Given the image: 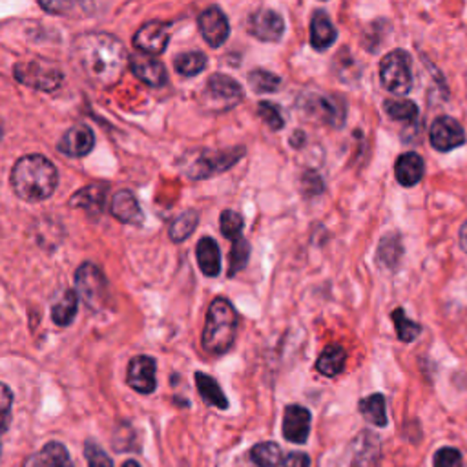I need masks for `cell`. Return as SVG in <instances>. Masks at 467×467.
Returning <instances> with one entry per match:
<instances>
[{
    "label": "cell",
    "mask_w": 467,
    "mask_h": 467,
    "mask_svg": "<svg viewBox=\"0 0 467 467\" xmlns=\"http://www.w3.org/2000/svg\"><path fill=\"white\" fill-rule=\"evenodd\" d=\"M73 59L79 71L99 88L119 83L130 61L119 38L108 33H88L77 38Z\"/></svg>",
    "instance_id": "6da1fadb"
},
{
    "label": "cell",
    "mask_w": 467,
    "mask_h": 467,
    "mask_svg": "<svg viewBox=\"0 0 467 467\" xmlns=\"http://www.w3.org/2000/svg\"><path fill=\"white\" fill-rule=\"evenodd\" d=\"M59 183L55 165L45 155H26L20 158L12 170V186L17 196L24 201L37 203L52 198Z\"/></svg>",
    "instance_id": "7a4b0ae2"
},
{
    "label": "cell",
    "mask_w": 467,
    "mask_h": 467,
    "mask_svg": "<svg viewBox=\"0 0 467 467\" xmlns=\"http://www.w3.org/2000/svg\"><path fill=\"white\" fill-rule=\"evenodd\" d=\"M240 318L234 305L225 299L217 298L210 303L207 313V324L203 329V348L210 355H225L232 348L236 341Z\"/></svg>",
    "instance_id": "3957f363"
},
{
    "label": "cell",
    "mask_w": 467,
    "mask_h": 467,
    "mask_svg": "<svg viewBox=\"0 0 467 467\" xmlns=\"http://www.w3.org/2000/svg\"><path fill=\"white\" fill-rule=\"evenodd\" d=\"M380 81L381 86L393 95H407L413 88L411 55L406 50L389 52L380 61Z\"/></svg>",
    "instance_id": "277c9868"
},
{
    "label": "cell",
    "mask_w": 467,
    "mask_h": 467,
    "mask_svg": "<svg viewBox=\"0 0 467 467\" xmlns=\"http://www.w3.org/2000/svg\"><path fill=\"white\" fill-rule=\"evenodd\" d=\"M15 79L29 88L41 90V92H55L61 88L64 75L62 71L45 61H26V62H17L13 68Z\"/></svg>",
    "instance_id": "5b68a950"
},
{
    "label": "cell",
    "mask_w": 467,
    "mask_h": 467,
    "mask_svg": "<svg viewBox=\"0 0 467 467\" xmlns=\"http://www.w3.org/2000/svg\"><path fill=\"white\" fill-rule=\"evenodd\" d=\"M75 287L79 298L92 308H101L108 298V282L94 263H83L75 272Z\"/></svg>",
    "instance_id": "8992f818"
},
{
    "label": "cell",
    "mask_w": 467,
    "mask_h": 467,
    "mask_svg": "<svg viewBox=\"0 0 467 467\" xmlns=\"http://www.w3.org/2000/svg\"><path fill=\"white\" fill-rule=\"evenodd\" d=\"M243 155V148H232L223 152H209L201 153L196 158L188 168V177L192 179H207L210 176H216L223 170H228L232 165H236L238 160Z\"/></svg>",
    "instance_id": "52a82bcc"
},
{
    "label": "cell",
    "mask_w": 467,
    "mask_h": 467,
    "mask_svg": "<svg viewBox=\"0 0 467 467\" xmlns=\"http://www.w3.org/2000/svg\"><path fill=\"white\" fill-rule=\"evenodd\" d=\"M155 373H158V365H155L153 358L144 355L135 356L130 360L127 383L134 389V391L141 395H152L155 391V387H158Z\"/></svg>",
    "instance_id": "ba28073f"
},
{
    "label": "cell",
    "mask_w": 467,
    "mask_h": 467,
    "mask_svg": "<svg viewBox=\"0 0 467 467\" xmlns=\"http://www.w3.org/2000/svg\"><path fill=\"white\" fill-rule=\"evenodd\" d=\"M170 41V31L165 22L153 20L144 24L134 37V46L146 55H160Z\"/></svg>",
    "instance_id": "9c48e42d"
},
{
    "label": "cell",
    "mask_w": 467,
    "mask_h": 467,
    "mask_svg": "<svg viewBox=\"0 0 467 467\" xmlns=\"http://www.w3.org/2000/svg\"><path fill=\"white\" fill-rule=\"evenodd\" d=\"M249 31L263 43H276L285 31V22L278 12L265 8L250 15Z\"/></svg>",
    "instance_id": "30bf717a"
},
{
    "label": "cell",
    "mask_w": 467,
    "mask_h": 467,
    "mask_svg": "<svg viewBox=\"0 0 467 467\" xmlns=\"http://www.w3.org/2000/svg\"><path fill=\"white\" fill-rule=\"evenodd\" d=\"M430 139L435 150L451 152L465 143V132L453 117H438L430 130Z\"/></svg>",
    "instance_id": "8fae6325"
},
{
    "label": "cell",
    "mask_w": 467,
    "mask_h": 467,
    "mask_svg": "<svg viewBox=\"0 0 467 467\" xmlns=\"http://www.w3.org/2000/svg\"><path fill=\"white\" fill-rule=\"evenodd\" d=\"M200 31L212 48L223 46L230 35V24L226 15L217 6L207 8L200 15Z\"/></svg>",
    "instance_id": "7c38bea8"
},
{
    "label": "cell",
    "mask_w": 467,
    "mask_h": 467,
    "mask_svg": "<svg viewBox=\"0 0 467 467\" xmlns=\"http://www.w3.org/2000/svg\"><path fill=\"white\" fill-rule=\"evenodd\" d=\"M205 94L209 95V99L214 104H219L221 108H232L243 99L242 86L234 81L232 77H226L221 73H216L210 77Z\"/></svg>",
    "instance_id": "4fadbf2b"
},
{
    "label": "cell",
    "mask_w": 467,
    "mask_h": 467,
    "mask_svg": "<svg viewBox=\"0 0 467 467\" xmlns=\"http://www.w3.org/2000/svg\"><path fill=\"white\" fill-rule=\"evenodd\" d=\"M130 68L132 73L141 79L144 85L160 88L167 83V70L161 61L153 59V55L146 53H135L130 57Z\"/></svg>",
    "instance_id": "5bb4252c"
},
{
    "label": "cell",
    "mask_w": 467,
    "mask_h": 467,
    "mask_svg": "<svg viewBox=\"0 0 467 467\" xmlns=\"http://www.w3.org/2000/svg\"><path fill=\"white\" fill-rule=\"evenodd\" d=\"M310 411L301 406H289L283 414V437L292 444H305L310 435Z\"/></svg>",
    "instance_id": "9a60e30c"
},
{
    "label": "cell",
    "mask_w": 467,
    "mask_h": 467,
    "mask_svg": "<svg viewBox=\"0 0 467 467\" xmlns=\"http://www.w3.org/2000/svg\"><path fill=\"white\" fill-rule=\"evenodd\" d=\"M95 144L94 132L86 125H77L71 127L61 139L59 150L68 155V158H85Z\"/></svg>",
    "instance_id": "2e32d148"
},
{
    "label": "cell",
    "mask_w": 467,
    "mask_h": 467,
    "mask_svg": "<svg viewBox=\"0 0 467 467\" xmlns=\"http://www.w3.org/2000/svg\"><path fill=\"white\" fill-rule=\"evenodd\" d=\"M110 212L117 221L127 223V225L139 226L144 221L143 210H141L135 196L128 190H121V192L115 193V196L111 198V203H110Z\"/></svg>",
    "instance_id": "e0dca14e"
},
{
    "label": "cell",
    "mask_w": 467,
    "mask_h": 467,
    "mask_svg": "<svg viewBox=\"0 0 467 467\" xmlns=\"http://www.w3.org/2000/svg\"><path fill=\"white\" fill-rule=\"evenodd\" d=\"M308 108L316 113L318 119H322L329 127L341 128L345 123L347 111H345V102L341 97L322 95V97H316Z\"/></svg>",
    "instance_id": "ac0fdd59"
},
{
    "label": "cell",
    "mask_w": 467,
    "mask_h": 467,
    "mask_svg": "<svg viewBox=\"0 0 467 467\" xmlns=\"http://www.w3.org/2000/svg\"><path fill=\"white\" fill-rule=\"evenodd\" d=\"M338 31L325 12H316L310 20V46L318 52L329 50L336 43Z\"/></svg>",
    "instance_id": "d6986e66"
},
{
    "label": "cell",
    "mask_w": 467,
    "mask_h": 467,
    "mask_svg": "<svg viewBox=\"0 0 467 467\" xmlns=\"http://www.w3.org/2000/svg\"><path fill=\"white\" fill-rule=\"evenodd\" d=\"M423 174H425V165H423V160L420 158L418 153L407 152V153H402L400 158L397 160L395 176H397V181L402 186H406V188L416 186L422 181Z\"/></svg>",
    "instance_id": "ffe728a7"
},
{
    "label": "cell",
    "mask_w": 467,
    "mask_h": 467,
    "mask_svg": "<svg viewBox=\"0 0 467 467\" xmlns=\"http://www.w3.org/2000/svg\"><path fill=\"white\" fill-rule=\"evenodd\" d=\"M26 467H75L66 447L61 442H50L38 451Z\"/></svg>",
    "instance_id": "44dd1931"
},
{
    "label": "cell",
    "mask_w": 467,
    "mask_h": 467,
    "mask_svg": "<svg viewBox=\"0 0 467 467\" xmlns=\"http://www.w3.org/2000/svg\"><path fill=\"white\" fill-rule=\"evenodd\" d=\"M196 258L201 272L209 278H216L221 272V250L212 238H203L196 247Z\"/></svg>",
    "instance_id": "7402d4cb"
},
{
    "label": "cell",
    "mask_w": 467,
    "mask_h": 467,
    "mask_svg": "<svg viewBox=\"0 0 467 467\" xmlns=\"http://www.w3.org/2000/svg\"><path fill=\"white\" fill-rule=\"evenodd\" d=\"M106 186L94 184L88 188H83L81 192H77L71 198V207L75 209H83L88 214H101L104 201H106Z\"/></svg>",
    "instance_id": "603a6c76"
},
{
    "label": "cell",
    "mask_w": 467,
    "mask_h": 467,
    "mask_svg": "<svg viewBox=\"0 0 467 467\" xmlns=\"http://www.w3.org/2000/svg\"><path fill=\"white\" fill-rule=\"evenodd\" d=\"M193 380H196L198 391L207 404H210V406H214L221 411L228 409V400L223 393V389L212 376H209L205 373H196V374H193Z\"/></svg>",
    "instance_id": "cb8c5ba5"
},
{
    "label": "cell",
    "mask_w": 467,
    "mask_h": 467,
    "mask_svg": "<svg viewBox=\"0 0 467 467\" xmlns=\"http://www.w3.org/2000/svg\"><path fill=\"white\" fill-rule=\"evenodd\" d=\"M77 310H79V294L77 291H66L52 307V320L59 327H66L75 320Z\"/></svg>",
    "instance_id": "d4e9b609"
},
{
    "label": "cell",
    "mask_w": 467,
    "mask_h": 467,
    "mask_svg": "<svg viewBox=\"0 0 467 467\" xmlns=\"http://www.w3.org/2000/svg\"><path fill=\"white\" fill-rule=\"evenodd\" d=\"M345 360H347V353L341 345H329L322 350V355L316 362V369L324 376L334 378L343 371Z\"/></svg>",
    "instance_id": "484cf974"
},
{
    "label": "cell",
    "mask_w": 467,
    "mask_h": 467,
    "mask_svg": "<svg viewBox=\"0 0 467 467\" xmlns=\"http://www.w3.org/2000/svg\"><path fill=\"white\" fill-rule=\"evenodd\" d=\"M402 256H404V247H402L398 234H389V236H385L380 242L378 252H376L378 265L385 268H397Z\"/></svg>",
    "instance_id": "4316f807"
},
{
    "label": "cell",
    "mask_w": 467,
    "mask_h": 467,
    "mask_svg": "<svg viewBox=\"0 0 467 467\" xmlns=\"http://www.w3.org/2000/svg\"><path fill=\"white\" fill-rule=\"evenodd\" d=\"M387 406H385V397L380 393L371 395L369 398L360 402V413L362 416L376 425V427H385L387 425Z\"/></svg>",
    "instance_id": "83f0119b"
},
{
    "label": "cell",
    "mask_w": 467,
    "mask_h": 467,
    "mask_svg": "<svg viewBox=\"0 0 467 467\" xmlns=\"http://www.w3.org/2000/svg\"><path fill=\"white\" fill-rule=\"evenodd\" d=\"M250 458L258 467H278L283 462L282 449L274 442L256 444L250 451Z\"/></svg>",
    "instance_id": "f1b7e54d"
},
{
    "label": "cell",
    "mask_w": 467,
    "mask_h": 467,
    "mask_svg": "<svg viewBox=\"0 0 467 467\" xmlns=\"http://www.w3.org/2000/svg\"><path fill=\"white\" fill-rule=\"evenodd\" d=\"M198 221H200V216L196 210H186L181 216H177L174 223L170 225V232H168L170 240L176 243L184 242L188 236H192V232L196 230Z\"/></svg>",
    "instance_id": "f546056e"
},
{
    "label": "cell",
    "mask_w": 467,
    "mask_h": 467,
    "mask_svg": "<svg viewBox=\"0 0 467 467\" xmlns=\"http://www.w3.org/2000/svg\"><path fill=\"white\" fill-rule=\"evenodd\" d=\"M385 111L395 121L414 123L418 117V106L409 99H389L385 101Z\"/></svg>",
    "instance_id": "4dcf8cb0"
},
{
    "label": "cell",
    "mask_w": 467,
    "mask_h": 467,
    "mask_svg": "<svg viewBox=\"0 0 467 467\" xmlns=\"http://www.w3.org/2000/svg\"><path fill=\"white\" fill-rule=\"evenodd\" d=\"M174 66L183 77H196L207 68V55L201 52H186L176 57Z\"/></svg>",
    "instance_id": "1f68e13d"
},
{
    "label": "cell",
    "mask_w": 467,
    "mask_h": 467,
    "mask_svg": "<svg viewBox=\"0 0 467 467\" xmlns=\"http://www.w3.org/2000/svg\"><path fill=\"white\" fill-rule=\"evenodd\" d=\"M249 85L258 94H272L282 86V79L266 70H254L249 73Z\"/></svg>",
    "instance_id": "d6a6232c"
},
{
    "label": "cell",
    "mask_w": 467,
    "mask_h": 467,
    "mask_svg": "<svg viewBox=\"0 0 467 467\" xmlns=\"http://www.w3.org/2000/svg\"><path fill=\"white\" fill-rule=\"evenodd\" d=\"M391 320L395 324V329H397V334H398V340L404 341V343H409V341H414L418 338V334L422 332V327L414 322H411L406 313H404V308H397L393 310V315H391Z\"/></svg>",
    "instance_id": "836d02e7"
},
{
    "label": "cell",
    "mask_w": 467,
    "mask_h": 467,
    "mask_svg": "<svg viewBox=\"0 0 467 467\" xmlns=\"http://www.w3.org/2000/svg\"><path fill=\"white\" fill-rule=\"evenodd\" d=\"M249 258H250V245L243 238L234 242L232 250H230V270H228V274L236 276L240 270H243L247 266Z\"/></svg>",
    "instance_id": "e575fe53"
},
{
    "label": "cell",
    "mask_w": 467,
    "mask_h": 467,
    "mask_svg": "<svg viewBox=\"0 0 467 467\" xmlns=\"http://www.w3.org/2000/svg\"><path fill=\"white\" fill-rule=\"evenodd\" d=\"M221 232H223V236L232 240V242H236L242 238V232H243V217L238 214V212H234V210H225L221 214Z\"/></svg>",
    "instance_id": "d590c367"
},
{
    "label": "cell",
    "mask_w": 467,
    "mask_h": 467,
    "mask_svg": "<svg viewBox=\"0 0 467 467\" xmlns=\"http://www.w3.org/2000/svg\"><path fill=\"white\" fill-rule=\"evenodd\" d=\"M12 406H13V395L12 389L0 381V442H3L4 433L10 427V416H12Z\"/></svg>",
    "instance_id": "8d00e7d4"
},
{
    "label": "cell",
    "mask_w": 467,
    "mask_h": 467,
    "mask_svg": "<svg viewBox=\"0 0 467 467\" xmlns=\"http://www.w3.org/2000/svg\"><path fill=\"white\" fill-rule=\"evenodd\" d=\"M258 115L265 121L266 127H270V130H282L283 125H285L280 106L272 104V102H266V101L259 102L258 104Z\"/></svg>",
    "instance_id": "74e56055"
},
{
    "label": "cell",
    "mask_w": 467,
    "mask_h": 467,
    "mask_svg": "<svg viewBox=\"0 0 467 467\" xmlns=\"http://www.w3.org/2000/svg\"><path fill=\"white\" fill-rule=\"evenodd\" d=\"M85 455L88 460V467H113L111 458L104 453V449L92 440L85 444Z\"/></svg>",
    "instance_id": "f35d334b"
},
{
    "label": "cell",
    "mask_w": 467,
    "mask_h": 467,
    "mask_svg": "<svg viewBox=\"0 0 467 467\" xmlns=\"http://www.w3.org/2000/svg\"><path fill=\"white\" fill-rule=\"evenodd\" d=\"M435 467H463V460L458 449L442 447L435 455Z\"/></svg>",
    "instance_id": "ab89813d"
},
{
    "label": "cell",
    "mask_w": 467,
    "mask_h": 467,
    "mask_svg": "<svg viewBox=\"0 0 467 467\" xmlns=\"http://www.w3.org/2000/svg\"><path fill=\"white\" fill-rule=\"evenodd\" d=\"M38 4L52 15H62L73 8L75 0H38Z\"/></svg>",
    "instance_id": "60d3db41"
},
{
    "label": "cell",
    "mask_w": 467,
    "mask_h": 467,
    "mask_svg": "<svg viewBox=\"0 0 467 467\" xmlns=\"http://www.w3.org/2000/svg\"><path fill=\"white\" fill-rule=\"evenodd\" d=\"M283 467H310V458L305 453H291L283 460Z\"/></svg>",
    "instance_id": "b9f144b4"
},
{
    "label": "cell",
    "mask_w": 467,
    "mask_h": 467,
    "mask_svg": "<svg viewBox=\"0 0 467 467\" xmlns=\"http://www.w3.org/2000/svg\"><path fill=\"white\" fill-rule=\"evenodd\" d=\"M104 3H106V0H81L83 8H85L88 13L99 12V10L104 6Z\"/></svg>",
    "instance_id": "7bdbcfd3"
},
{
    "label": "cell",
    "mask_w": 467,
    "mask_h": 467,
    "mask_svg": "<svg viewBox=\"0 0 467 467\" xmlns=\"http://www.w3.org/2000/svg\"><path fill=\"white\" fill-rule=\"evenodd\" d=\"M460 247L463 252H467V221L463 223L462 230H460Z\"/></svg>",
    "instance_id": "ee69618b"
},
{
    "label": "cell",
    "mask_w": 467,
    "mask_h": 467,
    "mask_svg": "<svg viewBox=\"0 0 467 467\" xmlns=\"http://www.w3.org/2000/svg\"><path fill=\"white\" fill-rule=\"evenodd\" d=\"M123 467H141V465L135 460H128V462L123 463Z\"/></svg>",
    "instance_id": "f6af8a7d"
},
{
    "label": "cell",
    "mask_w": 467,
    "mask_h": 467,
    "mask_svg": "<svg viewBox=\"0 0 467 467\" xmlns=\"http://www.w3.org/2000/svg\"><path fill=\"white\" fill-rule=\"evenodd\" d=\"M3 135H4V127H3V121H0V141H3Z\"/></svg>",
    "instance_id": "bcb514c9"
}]
</instances>
